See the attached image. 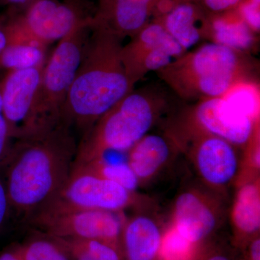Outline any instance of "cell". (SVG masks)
<instances>
[{
    "label": "cell",
    "instance_id": "6da1fadb",
    "mask_svg": "<svg viewBox=\"0 0 260 260\" xmlns=\"http://www.w3.org/2000/svg\"><path fill=\"white\" fill-rule=\"evenodd\" d=\"M78 141L60 121L40 133L15 140L5 181L11 210L23 222L54 199L69 178Z\"/></svg>",
    "mask_w": 260,
    "mask_h": 260
},
{
    "label": "cell",
    "instance_id": "7a4b0ae2",
    "mask_svg": "<svg viewBox=\"0 0 260 260\" xmlns=\"http://www.w3.org/2000/svg\"><path fill=\"white\" fill-rule=\"evenodd\" d=\"M91 30L61 116L80 138L129 93L132 85L116 36L94 25Z\"/></svg>",
    "mask_w": 260,
    "mask_h": 260
},
{
    "label": "cell",
    "instance_id": "3957f363",
    "mask_svg": "<svg viewBox=\"0 0 260 260\" xmlns=\"http://www.w3.org/2000/svg\"><path fill=\"white\" fill-rule=\"evenodd\" d=\"M153 118L146 98L128 94L80 138L73 167L88 164L107 150L128 151L146 135Z\"/></svg>",
    "mask_w": 260,
    "mask_h": 260
},
{
    "label": "cell",
    "instance_id": "277c9868",
    "mask_svg": "<svg viewBox=\"0 0 260 260\" xmlns=\"http://www.w3.org/2000/svg\"><path fill=\"white\" fill-rule=\"evenodd\" d=\"M90 28L91 20L61 39L46 61L36 96V134L61 121L63 107L81 62Z\"/></svg>",
    "mask_w": 260,
    "mask_h": 260
},
{
    "label": "cell",
    "instance_id": "5b68a950",
    "mask_svg": "<svg viewBox=\"0 0 260 260\" xmlns=\"http://www.w3.org/2000/svg\"><path fill=\"white\" fill-rule=\"evenodd\" d=\"M115 212L75 210L47 205L25 223L36 232L59 239H95L121 248L124 220Z\"/></svg>",
    "mask_w": 260,
    "mask_h": 260
},
{
    "label": "cell",
    "instance_id": "8992f818",
    "mask_svg": "<svg viewBox=\"0 0 260 260\" xmlns=\"http://www.w3.org/2000/svg\"><path fill=\"white\" fill-rule=\"evenodd\" d=\"M10 18L27 35L48 47L93 17L86 14L83 0H37Z\"/></svg>",
    "mask_w": 260,
    "mask_h": 260
},
{
    "label": "cell",
    "instance_id": "52a82bcc",
    "mask_svg": "<svg viewBox=\"0 0 260 260\" xmlns=\"http://www.w3.org/2000/svg\"><path fill=\"white\" fill-rule=\"evenodd\" d=\"M133 192L116 183L83 168L74 167L61 190L46 206L120 213L133 204Z\"/></svg>",
    "mask_w": 260,
    "mask_h": 260
},
{
    "label": "cell",
    "instance_id": "ba28073f",
    "mask_svg": "<svg viewBox=\"0 0 260 260\" xmlns=\"http://www.w3.org/2000/svg\"><path fill=\"white\" fill-rule=\"evenodd\" d=\"M43 68L8 72L1 82L3 113L15 140L35 135L36 96Z\"/></svg>",
    "mask_w": 260,
    "mask_h": 260
},
{
    "label": "cell",
    "instance_id": "9c48e42d",
    "mask_svg": "<svg viewBox=\"0 0 260 260\" xmlns=\"http://www.w3.org/2000/svg\"><path fill=\"white\" fill-rule=\"evenodd\" d=\"M237 64L233 49L221 44H210L195 53L191 64L200 90L215 98L229 90Z\"/></svg>",
    "mask_w": 260,
    "mask_h": 260
},
{
    "label": "cell",
    "instance_id": "30bf717a",
    "mask_svg": "<svg viewBox=\"0 0 260 260\" xmlns=\"http://www.w3.org/2000/svg\"><path fill=\"white\" fill-rule=\"evenodd\" d=\"M174 228L196 246L210 237L218 225L216 211L205 197L195 191L178 196L174 208Z\"/></svg>",
    "mask_w": 260,
    "mask_h": 260
},
{
    "label": "cell",
    "instance_id": "8fae6325",
    "mask_svg": "<svg viewBox=\"0 0 260 260\" xmlns=\"http://www.w3.org/2000/svg\"><path fill=\"white\" fill-rule=\"evenodd\" d=\"M197 118L214 136L232 144H245L252 133V119L236 110L223 98L215 97L200 104Z\"/></svg>",
    "mask_w": 260,
    "mask_h": 260
},
{
    "label": "cell",
    "instance_id": "7c38bea8",
    "mask_svg": "<svg viewBox=\"0 0 260 260\" xmlns=\"http://www.w3.org/2000/svg\"><path fill=\"white\" fill-rule=\"evenodd\" d=\"M195 164L200 177L215 186L228 185L239 169V160L232 145L216 136L200 143L195 155Z\"/></svg>",
    "mask_w": 260,
    "mask_h": 260
},
{
    "label": "cell",
    "instance_id": "4fadbf2b",
    "mask_svg": "<svg viewBox=\"0 0 260 260\" xmlns=\"http://www.w3.org/2000/svg\"><path fill=\"white\" fill-rule=\"evenodd\" d=\"M91 24L117 34H132L144 26L149 3L142 0H99Z\"/></svg>",
    "mask_w": 260,
    "mask_h": 260
},
{
    "label": "cell",
    "instance_id": "5bb4252c",
    "mask_svg": "<svg viewBox=\"0 0 260 260\" xmlns=\"http://www.w3.org/2000/svg\"><path fill=\"white\" fill-rule=\"evenodd\" d=\"M3 26L8 43L0 53V70L10 72L44 67L47 46L27 35L11 18Z\"/></svg>",
    "mask_w": 260,
    "mask_h": 260
},
{
    "label": "cell",
    "instance_id": "9a60e30c",
    "mask_svg": "<svg viewBox=\"0 0 260 260\" xmlns=\"http://www.w3.org/2000/svg\"><path fill=\"white\" fill-rule=\"evenodd\" d=\"M162 235L156 222L146 215L124 221L121 236L124 260H158Z\"/></svg>",
    "mask_w": 260,
    "mask_h": 260
},
{
    "label": "cell",
    "instance_id": "2e32d148",
    "mask_svg": "<svg viewBox=\"0 0 260 260\" xmlns=\"http://www.w3.org/2000/svg\"><path fill=\"white\" fill-rule=\"evenodd\" d=\"M129 151L128 164L139 181L155 175L165 165L171 153L166 140L156 135H145Z\"/></svg>",
    "mask_w": 260,
    "mask_h": 260
},
{
    "label": "cell",
    "instance_id": "e0dca14e",
    "mask_svg": "<svg viewBox=\"0 0 260 260\" xmlns=\"http://www.w3.org/2000/svg\"><path fill=\"white\" fill-rule=\"evenodd\" d=\"M236 232L242 239L256 236L260 228L259 184L246 182L238 191L232 211Z\"/></svg>",
    "mask_w": 260,
    "mask_h": 260
},
{
    "label": "cell",
    "instance_id": "ac0fdd59",
    "mask_svg": "<svg viewBox=\"0 0 260 260\" xmlns=\"http://www.w3.org/2000/svg\"><path fill=\"white\" fill-rule=\"evenodd\" d=\"M198 13L194 5L181 3L176 5L166 17L164 28L183 49H189L199 42L200 34L196 26Z\"/></svg>",
    "mask_w": 260,
    "mask_h": 260
},
{
    "label": "cell",
    "instance_id": "d6986e66",
    "mask_svg": "<svg viewBox=\"0 0 260 260\" xmlns=\"http://www.w3.org/2000/svg\"><path fill=\"white\" fill-rule=\"evenodd\" d=\"M214 34L218 44L230 49H246L251 45V28L242 18H220L214 20Z\"/></svg>",
    "mask_w": 260,
    "mask_h": 260
},
{
    "label": "cell",
    "instance_id": "ffe728a7",
    "mask_svg": "<svg viewBox=\"0 0 260 260\" xmlns=\"http://www.w3.org/2000/svg\"><path fill=\"white\" fill-rule=\"evenodd\" d=\"M74 167L87 169L100 177L116 183L132 192H134L139 184V179L128 162L107 164L99 159H95L88 164Z\"/></svg>",
    "mask_w": 260,
    "mask_h": 260
},
{
    "label": "cell",
    "instance_id": "44dd1931",
    "mask_svg": "<svg viewBox=\"0 0 260 260\" xmlns=\"http://www.w3.org/2000/svg\"><path fill=\"white\" fill-rule=\"evenodd\" d=\"M18 249L23 260H71L60 243L49 236L35 238Z\"/></svg>",
    "mask_w": 260,
    "mask_h": 260
},
{
    "label": "cell",
    "instance_id": "7402d4cb",
    "mask_svg": "<svg viewBox=\"0 0 260 260\" xmlns=\"http://www.w3.org/2000/svg\"><path fill=\"white\" fill-rule=\"evenodd\" d=\"M140 42L149 49L164 51L169 55H180L183 48L160 24H152L142 30Z\"/></svg>",
    "mask_w": 260,
    "mask_h": 260
},
{
    "label": "cell",
    "instance_id": "603a6c76",
    "mask_svg": "<svg viewBox=\"0 0 260 260\" xmlns=\"http://www.w3.org/2000/svg\"><path fill=\"white\" fill-rule=\"evenodd\" d=\"M194 244L186 241L173 226L162 237L159 259L190 260L194 254Z\"/></svg>",
    "mask_w": 260,
    "mask_h": 260
},
{
    "label": "cell",
    "instance_id": "cb8c5ba5",
    "mask_svg": "<svg viewBox=\"0 0 260 260\" xmlns=\"http://www.w3.org/2000/svg\"><path fill=\"white\" fill-rule=\"evenodd\" d=\"M236 110L253 119L257 114V93L251 86H237L228 92L223 98Z\"/></svg>",
    "mask_w": 260,
    "mask_h": 260
},
{
    "label": "cell",
    "instance_id": "d4e9b609",
    "mask_svg": "<svg viewBox=\"0 0 260 260\" xmlns=\"http://www.w3.org/2000/svg\"><path fill=\"white\" fill-rule=\"evenodd\" d=\"M76 240L95 260H124L122 251L118 246L95 239Z\"/></svg>",
    "mask_w": 260,
    "mask_h": 260
},
{
    "label": "cell",
    "instance_id": "484cf974",
    "mask_svg": "<svg viewBox=\"0 0 260 260\" xmlns=\"http://www.w3.org/2000/svg\"><path fill=\"white\" fill-rule=\"evenodd\" d=\"M14 143L5 118L0 115V166L8 161Z\"/></svg>",
    "mask_w": 260,
    "mask_h": 260
},
{
    "label": "cell",
    "instance_id": "4316f807",
    "mask_svg": "<svg viewBox=\"0 0 260 260\" xmlns=\"http://www.w3.org/2000/svg\"><path fill=\"white\" fill-rule=\"evenodd\" d=\"M241 18L250 28L259 30V5L252 3L250 0L244 2L240 7Z\"/></svg>",
    "mask_w": 260,
    "mask_h": 260
},
{
    "label": "cell",
    "instance_id": "83f0119b",
    "mask_svg": "<svg viewBox=\"0 0 260 260\" xmlns=\"http://www.w3.org/2000/svg\"><path fill=\"white\" fill-rule=\"evenodd\" d=\"M54 238V237H53ZM60 243L71 260H95L82 247L76 239L54 238Z\"/></svg>",
    "mask_w": 260,
    "mask_h": 260
},
{
    "label": "cell",
    "instance_id": "f1b7e54d",
    "mask_svg": "<svg viewBox=\"0 0 260 260\" xmlns=\"http://www.w3.org/2000/svg\"><path fill=\"white\" fill-rule=\"evenodd\" d=\"M173 56L164 51L150 49L148 55L145 56V65L148 70H155L164 68L170 64Z\"/></svg>",
    "mask_w": 260,
    "mask_h": 260
},
{
    "label": "cell",
    "instance_id": "f546056e",
    "mask_svg": "<svg viewBox=\"0 0 260 260\" xmlns=\"http://www.w3.org/2000/svg\"><path fill=\"white\" fill-rule=\"evenodd\" d=\"M11 210L9 196L5 181L0 178V228L6 221Z\"/></svg>",
    "mask_w": 260,
    "mask_h": 260
},
{
    "label": "cell",
    "instance_id": "4dcf8cb0",
    "mask_svg": "<svg viewBox=\"0 0 260 260\" xmlns=\"http://www.w3.org/2000/svg\"><path fill=\"white\" fill-rule=\"evenodd\" d=\"M242 0H203L208 10L213 12H223L234 8Z\"/></svg>",
    "mask_w": 260,
    "mask_h": 260
},
{
    "label": "cell",
    "instance_id": "1f68e13d",
    "mask_svg": "<svg viewBox=\"0 0 260 260\" xmlns=\"http://www.w3.org/2000/svg\"><path fill=\"white\" fill-rule=\"evenodd\" d=\"M35 1L37 0H3V3L9 5L14 13H19Z\"/></svg>",
    "mask_w": 260,
    "mask_h": 260
},
{
    "label": "cell",
    "instance_id": "d6a6232c",
    "mask_svg": "<svg viewBox=\"0 0 260 260\" xmlns=\"http://www.w3.org/2000/svg\"><path fill=\"white\" fill-rule=\"evenodd\" d=\"M249 260H260V238L256 237L253 238L249 245Z\"/></svg>",
    "mask_w": 260,
    "mask_h": 260
},
{
    "label": "cell",
    "instance_id": "836d02e7",
    "mask_svg": "<svg viewBox=\"0 0 260 260\" xmlns=\"http://www.w3.org/2000/svg\"><path fill=\"white\" fill-rule=\"evenodd\" d=\"M0 260H23V259L19 253L18 247H14L1 253Z\"/></svg>",
    "mask_w": 260,
    "mask_h": 260
},
{
    "label": "cell",
    "instance_id": "e575fe53",
    "mask_svg": "<svg viewBox=\"0 0 260 260\" xmlns=\"http://www.w3.org/2000/svg\"><path fill=\"white\" fill-rule=\"evenodd\" d=\"M8 34L3 25H0V53L4 50L5 48L8 45Z\"/></svg>",
    "mask_w": 260,
    "mask_h": 260
},
{
    "label": "cell",
    "instance_id": "d590c367",
    "mask_svg": "<svg viewBox=\"0 0 260 260\" xmlns=\"http://www.w3.org/2000/svg\"><path fill=\"white\" fill-rule=\"evenodd\" d=\"M200 260H232L230 256L223 253L217 252L214 254H210Z\"/></svg>",
    "mask_w": 260,
    "mask_h": 260
},
{
    "label": "cell",
    "instance_id": "8d00e7d4",
    "mask_svg": "<svg viewBox=\"0 0 260 260\" xmlns=\"http://www.w3.org/2000/svg\"><path fill=\"white\" fill-rule=\"evenodd\" d=\"M3 113V94H2V85L0 82V115Z\"/></svg>",
    "mask_w": 260,
    "mask_h": 260
},
{
    "label": "cell",
    "instance_id": "74e56055",
    "mask_svg": "<svg viewBox=\"0 0 260 260\" xmlns=\"http://www.w3.org/2000/svg\"><path fill=\"white\" fill-rule=\"evenodd\" d=\"M251 2H252V3H256V4L259 5L260 3V0H250Z\"/></svg>",
    "mask_w": 260,
    "mask_h": 260
},
{
    "label": "cell",
    "instance_id": "f35d334b",
    "mask_svg": "<svg viewBox=\"0 0 260 260\" xmlns=\"http://www.w3.org/2000/svg\"><path fill=\"white\" fill-rule=\"evenodd\" d=\"M142 1L146 2V3H148L149 4H150V3H151V1H153V0H142Z\"/></svg>",
    "mask_w": 260,
    "mask_h": 260
},
{
    "label": "cell",
    "instance_id": "ab89813d",
    "mask_svg": "<svg viewBox=\"0 0 260 260\" xmlns=\"http://www.w3.org/2000/svg\"><path fill=\"white\" fill-rule=\"evenodd\" d=\"M3 3V0H0V3Z\"/></svg>",
    "mask_w": 260,
    "mask_h": 260
}]
</instances>
